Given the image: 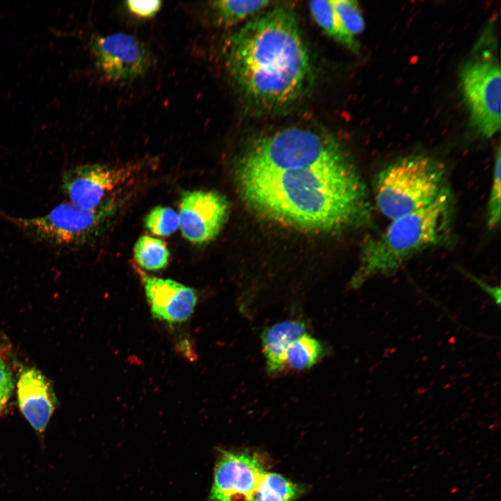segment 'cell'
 <instances>
[{
	"label": "cell",
	"instance_id": "1",
	"mask_svg": "<svg viewBox=\"0 0 501 501\" xmlns=\"http://www.w3.org/2000/svg\"><path fill=\"white\" fill-rule=\"evenodd\" d=\"M236 178L253 211L288 226L330 232L372 223L360 173L337 141L321 132L292 127L260 136L241 156Z\"/></svg>",
	"mask_w": 501,
	"mask_h": 501
},
{
	"label": "cell",
	"instance_id": "2",
	"mask_svg": "<svg viewBox=\"0 0 501 501\" xmlns=\"http://www.w3.org/2000/svg\"><path fill=\"white\" fill-rule=\"evenodd\" d=\"M225 64L245 104L262 113L294 105L306 93L313 77L297 18L283 6L252 18L231 34Z\"/></svg>",
	"mask_w": 501,
	"mask_h": 501
},
{
	"label": "cell",
	"instance_id": "3",
	"mask_svg": "<svg viewBox=\"0 0 501 501\" xmlns=\"http://www.w3.org/2000/svg\"><path fill=\"white\" fill-rule=\"evenodd\" d=\"M456 202L448 188L431 205L390 221L381 233L365 242L350 285L395 273L426 250L445 245L452 236Z\"/></svg>",
	"mask_w": 501,
	"mask_h": 501
},
{
	"label": "cell",
	"instance_id": "4",
	"mask_svg": "<svg viewBox=\"0 0 501 501\" xmlns=\"http://www.w3.org/2000/svg\"><path fill=\"white\" fill-rule=\"evenodd\" d=\"M449 187L445 166L429 156L404 157L381 169L373 181V198L390 221L431 205Z\"/></svg>",
	"mask_w": 501,
	"mask_h": 501
},
{
	"label": "cell",
	"instance_id": "5",
	"mask_svg": "<svg viewBox=\"0 0 501 501\" xmlns=\"http://www.w3.org/2000/svg\"><path fill=\"white\" fill-rule=\"evenodd\" d=\"M113 207L90 209L66 202L43 216L24 218L4 214L2 217L35 241L66 248L84 244L97 234Z\"/></svg>",
	"mask_w": 501,
	"mask_h": 501
},
{
	"label": "cell",
	"instance_id": "6",
	"mask_svg": "<svg viewBox=\"0 0 501 501\" xmlns=\"http://www.w3.org/2000/svg\"><path fill=\"white\" fill-rule=\"evenodd\" d=\"M460 84L470 122L479 135L488 138L500 129L501 75L498 62L481 58L467 63Z\"/></svg>",
	"mask_w": 501,
	"mask_h": 501
},
{
	"label": "cell",
	"instance_id": "7",
	"mask_svg": "<svg viewBox=\"0 0 501 501\" xmlns=\"http://www.w3.org/2000/svg\"><path fill=\"white\" fill-rule=\"evenodd\" d=\"M132 165L86 164L65 170L61 189L70 202L90 209L113 207V197L134 178Z\"/></svg>",
	"mask_w": 501,
	"mask_h": 501
},
{
	"label": "cell",
	"instance_id": "8",
	"mask_svg": "<svg viewBox=\"0 0 501 501\" xmlns=\"http://www.w3.org/2000/svg\"><path fill=\"white\" fill-rule=\"evenodd\" d=\"M90 46L96 69L113 82L133 81L142 77L151 65L150 53L146 46L129 33L95 35Z\"/></svg>",
	"mask_w": 501,
	"mask_h": 501
},
{
	"label": "cell",
	"instance_id": "9",
	"mask_svg": "<svg viewBox=\"0 0 501 501\" xmlns=\"http://www.w3.org/2000/svg\"><path fill=\"white\" fill-rule=\"evenodd\" d=\"M265 471L263 462L255 454L221 450L214 467L209 501H252Z\"/></svg>",
	"mask_w": 501,
	"mask_h": 501
},
{
	"label": "cell",
	"instance_id": "10",
	"mask_svg": "<svg viewBox=\"0 0 501 501\" xmlns=\"http://www.w3.org/2000/svg\"><path fill=\"white\" fill-rule=\"evenodd\" d=\"M228 202L213 191H186L180 203V229L188 241L207 243L219 233L228 214Z\"/></svg>",
	"mask_w": 501,
	"mask_h": 501
},
{
	"label": "cell",
	"instance_id": "11",
	"mask_svg": "<svg viewBox=\"0 0 501 501\" xmlns=\"http://www.w3.org/2000/svg\"><path fill=\"white\" fill-rule=\"evenodd\" d=\"M150 312L155 319L169 324L186 321L193 312L197 295L193 289L170 279L141 276Z\"/></svg>",
	"mask_w": 501,
	"mask_h": 501
},
{
	"label": "cell",
	"instance_id": "12",
	"mask_svg": "<svg viewBox=\"0 0 501 501\" xmlns=\"http://www.w3.org/2000/svg\"><path fill=\"white\" fill-rule=\"evenodd\" d=\"M17 398L21 411L37 431H42L54 405L49 385L35 369L23 371L17 382Z\"/></svg>",
	"mask_w": 501,
	"mask_h": 501
},
{
	"label": "cell",
	"instance_id": "13",
	"mask_svg": "<svg viewBox=\"0 0 501 501\" xmlns=\"http://www.w3.org/2000/svg\"><path fill=\"white\" fill-rule=\"evenodd\" d=\"M304 322L286 320L265 328L261 336L263 353L267 369L269 374H276L285 369L284 356L289 344L306 334Z\"/></svg>",
	"mask_w": 501,
	"mask_h": 501
},
{
	"label": "cell",
	"instance_id": "14",
	"mask_svg": "<svg viewBox=\"0 0 501 501\" xmlns=\"http://www.w3.org/2000/svg\"><path fill=\"white\" fill-rule=\"evenodd\" d=\"M303 491L301 486L284 476L265 471L257 485L252 501H294Z\"/></svg>",
	"mask_w": 501,
	"mask_h": 501
},
{
	"label": "cell",
	"instance_id": "15",
	"mask_svg": "<svg viewBox=\"0 0 501 501\" xmlns=\"http://www.w3.org/2000/svg\"><path fill=\"white\" fill-rule=\"evenodd\" d=\"M271 3L267 0H220L211 1L209 6L216 22L232 26L255 15Z\"/></svg>",
	"mask_w": 501,
	"mask_h": 501
},
{
	"label": "cell",
	"instance_id": "16",
	"mask_svg": "<svg viewBox=\"0 0 501 501\" xmlns=\"http://www.w3.org/2000/svg\"><path fill=\"white\" fill-rule=\"evenodd\" d=\"M308 8L313 19L330 38L352 51H358L356 40L344 31L331 1H310Z\"/></svg>",
	"mask_w": 501,
	"mask_h": 501
},
{
	"label": "cell",
	"instance_id": "17",
	"mask_svg": "<svg viewBox=\"0 0 501 501\" xmlns=\"http://www.w3.org/2000/svg\"><path fill=\"white\" fill-rule=\"evenodd\" d=\"M322 344L316 339L305 334L292 342L284 356L285 368L301 370L313 366L322 356Z\"/></svg>",
	"mask_w": 501,
	"mask_h": 501
},
{
	"label": "cell",
	"instance_id": "18",
	"mask_svg": "<svg viewBox=\"0 0 501 501\" xmlns=\"http://www.w3.org/2000/svg\"><path fill=\"white\" fill-rule=\"evenodd\" d=\"M134 255L138 265L148 271L165 268L170 258L166 243L148 235L141 236L137 240L134 248Z\"/></svg>",
	"mask_w": 501,
	"mask_h": 501
},
{
	"label": "cell",
	"instance_id": "19",
	"mask_svg": "<svg viewBox=\"0 0 501 501\" xmlns=\"http://www.w3.org/2000/svg\"><path fill=\"white\" fill-rule=\"evenodd\" d=\"M339 22L344 31L355 38L365 29V21L357 1L353 0H331Z\"/></svg>",
	"mask_w": 501,
	"mask_h": 501
},
{
	"label": "cell",
	"instance_id": "20",
	"mask_svg": "<svg viewBox=\"0 0 501 501\" xmlns=\"http://www.w3.org/2000/svg\"><path fill=\"white\" fill-rule=\"evenodd\" d=\"M145 228L153 234L160 237L174 233L180 227L178 214L168 207H154L145 218Z\"/></svg>",
	"mask_w": 501,
	"mask_h": 501
},
{
	"label": "cell",
	"instance_id": "21",
	"mask_svg": "<svg viewBox=\"0 0 501 501\" xmlns=\"http://www.w3.org/2000/svg\"><path fill=\"white\" fill-rule=\"evenodd\" d=\"M500 152L499 145L495 154L491 189L486 207V224L491 230L497 228L500 223Z\"/></svg>",
	"mask_w": 501,
	"mask_h": 501
},
{
	"label": "cell",
	"instance_id": "22",
	"mask_svg": "<svg viewBox=\"0 0 501 501\" xmlns=\"http://www.w3.org/2000/svg\"><path fill=\"white\" fill-rule=\"evenodd\" d=\"M125 7L134 16L147 19L156 15L162 7V1L128 0L125 1Z\"/></svg>",
	"mask_w": 501,
	"mask_h": 501
},
{
	"label": "cell",
	"instance_id": "23",
	"mask_svg": "<svg viewBox=\"0 0 501 501\" xmlns=\"http://www.w3.org/2000/svg\"><path fill=\"white\" fill-rule=\"evenodd\" d=\"M13 387V384L10 373L4 363L0 359V412L8 401Z\"/></svg>",
	"mask_w": 501,
	"mask_h": 501
}]
</instances>
